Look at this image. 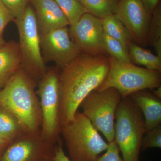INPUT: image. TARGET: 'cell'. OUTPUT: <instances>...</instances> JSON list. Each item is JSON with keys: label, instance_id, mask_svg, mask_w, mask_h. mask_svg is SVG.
<instances>
[{"label": "cell", "instance_id": "cell-16", "mask_svg": "<svg viewBox=\"0 0 161 161\" xmlns=\"http://www.w3.org/2000/svg\"><path fill=\"white\" fill-rule=\"evenodd\" d=\"M27 133L18 117L0 103V137L12 142Z\"/></svg>", "mask_w": 161, "mask_h": 161}, {"label": "cell", "instance_id": "cell-1", "mask_svg": "<svg viewBox=\"0 0 161 161\" xmlns=\"http://www.w3.org/2000/svg\"><path fill=\"white\" fill-rule=\"evenodd\" d=\"M109 69L108 58L85 53L62 68L59 74L61 128L74 119L81 102L99 87Z\"/></svg>", "mask_w": 161, "mask_h": 161}, {"label": "cell", "instance_id": "cell-10", "mask_svg": "<svg viewBox=\"0 0 161 161\" xmlns=\"http://www.w3.org/2000/svg\"><path fill=\"white\" fill-rule=\"evenodd\" d=\"M70 36L67 27L40 34V47L44 58L61 69L81 53Z\"/></svg>", "mask_w": 161, "mask_h": 161}, {"label": "cell", "instance_id": "cell-7", "mask_svg": "<svg viewBox=\"0 0 161 161\" xmlns=\"http://www.w3.org/2000/svg\"><path fill=\"white\" fill-rule=\"evenodd\" d=\"M59 74L57 69L47 70L38 83L37 93L40 98L42 122L40 133L43 138L54 144L60 140V90Z\"/></svg>", "mask_w": 161, "mask_h": 161}, {"label": "cell", "instance_id": "cell-23", "mask_svg": "<svg viewBox=\"0 0 161 161\" xmlns=\"http://www.w3.org/2000/svg\"><path fill=\"white\" fill-rule=\"evenodd\" d=\"M161 148V125L145 132L142 140L141 150Z\"/></svg>", "mask_w": 161, "mask_h": 161}, {"label": "cell", "instance_id": "cell-6", "mask_svg": "<svg viewBox=\"0 0 161 161\" xmlns=\"http://www.w3.org/2000/svg\"><path fill=\"white\" fill-rule=\"evenodd\" d=\"M17 26L21 67L38 83L47 71L41 54L40 33L34 9L30 3L20 17L14 20Z\"/></svg>", "mask_w": 161, "mask_h": 161}, {"label": "cell", "instance_id": "cell-28", "mask_svg": "<svg viewBox=\"0 0 161 161\" xmlns=\"http://www.w3.org/2000/svg\"><path fill=\"white\" fill-rule=\"evenodd\" d=\"M147 12L150 14L159 4V0H142Z\"/></svg>", "mask_w": 161, "mask_h": 161}, {"label": "cell", "instance_id": "cell-4", "mask_svg": "<svg viewBox=\"0 0 161 161\" xmlns=\"http://www.w3.org/2000/svg\"><path fill=\"white\" fill-rule=\"evenodd\" d=\"M60 134L72 161H97L108 147L91 120L78 111L71 121L61 127Z\"/></svg>", "mask_w": 161, "mask_h": 161}, {"label": "cell", "instance_id": "cell-5", "mask_svg": "<svg viewBox=\"0 0 161 161\" xmlns=\"http://www.w3.org/2000/svg\"><path fill=\"white\" fill-rule=\"evenodd\" d=\"M108 60V73L97 90L113 88L124 98L139 91L161 86V72L140 67L132 63H122L112 57Z\"/></svg>", "mask_w": 161, "mask_h": 161}, {"label": "cell", "instance_id": "cell-3", "mask_svg": "<svg viewBox=\"0 0 161 161\" xmlns=\"http://www.w3.org/2000/svg\"><path fill=\"white\" fill-rule=\"evenodd\" d=\"M115 119V141L123 161H140L142 140L146 131L142 113L130 96L122 98Z\"/></svg>", "mask_w": 161, "mask_h": 161}, {"label": "cell", "instance_id": "cell-19", "mask_svg": "<svg viewBox=\"0 0 161 161\" xmlns=\"http://www.w3.org/2000/svg\"><path fill=\"white\" fill-rule=\"evenodd\" d=\"M91 14L100 19L114 14L119 0H78Z\"/></svg>", "mask_w": 161, "mask_h": 161}, {"label": "cell", "instance_id": "cell-21", "mask_svg": "<svg viewBox=\"0 0 161 161\" xmlns=\"http://www.w3.org/2000/svg\"><path fill=\"white\" fill-rule=\"evenodd\" d=\"M104 47L105 52L111 57L122 63H132L129 54V50L118 40L111 37L103 32Z\"/></svg>", "mask_w": 161, "mask_h": 161}, {"label": "cell", "instance_id": "cell-9", "mask_svg": "<svg viewBox=\"0 0 161 161\" xmlns=\"http://www.w3.org/2000/svg\"><path fill=\"white\" fill-rule=\"evenodd\" d=\"M57 144L43 138L40 131L27 133L9 144L0 161H40L54 158Z\"/></svg>", "mask_w": 161, "mask_h": 161}, {"label": "cell", "instance_id": "cell-11", "mask_svg": "<svg viewBox=\"0 0 161 161\" xmlns=\"http://www.w3.org/2000/svg\"><path fill=\"white\" fill-rule=\"evenodd\" d=\"M70 35L80 52L99 55L105 52L101 19L86 13L77 24L70 27Z\"/></svg>", "mask_w": 161, "mask_h": 161}, {"label": "cell", "instance_id": "cell-26", "mask_svg": "<svg viewBox=\"0 0 161 161\" xmlns=\"http://www.w3.org/2000/svg\"><path fill=\"white\" fill-rule=\"evenodd\" d=\"M14 18L6 8L2 0H0V36H3L6 26Z\"/></svg>", "mask_w": 161, "mask_h": 161}, {"label": "cell", "instance_id": "cell-17", "mask_svg": "<svg viewBox=\"0 0 161 161\" xmlns=\"http://www.w3.org/2000/svg\"><path fill=\"white\" fill-rule=\"evenodd\" d=\"M129 53L132 61L152 70L161 71V58L136 43H130Z\"/></svg>", "mask_w": 161, "mask_h": 161}, {"label": "cell", "instance_id": "cell-27", "mask_svg": "<svg viewBox=\"0 0 161 161\" xmlns=\"http://www.w3.org/2000/svg\"><path fill=\"white\" fill-rule=\"evenodd\" d=\"M58 141L55 149V155L54 156V161H72L66 155L62 148L61 141Z\"/></svg>", "mask_w": 161, "mask_h": 161}, {"label": "cell", "instance_id": "cell-8", "mask_svg": "<svg viewBox=\"0 0 161 161\" xmlns=\"http://www.w3.org/2000/svg\"><path fill=\"white\" fill-rule=\"evenodd\" d=\"M121 95L113 88L91 92L80 103L82 113L109 143L115 140V114Z\"/></svg>", "mask_w": 161, "mask_h": 161}, {"label": "cell", "instance_id": "cell-18", "mask_svg": "<svg viewBox=\"0 0 161 161\" xmlns=\"http://www.w3.org/2000/svg\"><path fill=\"white\" fill-rule=\"evenodd\" d=\"M103 31L107 35L122 43L129 50L131 38L122 23L115 14L110 15L101 19Z\"/></svg>", "mask_w": 161, "mask_h": 161}, {"label": "cell", "instance_id": "cell-30", "mask_svg": "<svg viewBox=\"0 0 161 161\" xmlns=\"http://www.w3.org/2000/svg\"><path fill=\"white\" fill-rule=\"evenodd\" d=\"M152 45L154 47L156 55L161 58V38L156 40Z\"/></svg>", "mask_w": 161, "mask_h": 161}, {"label": "cell", "instance_id": "cell-24", "mask_svg": "<svg viewBox=\"0 0 161 161\" xmlns=\"http://www.w3.org/2000/svg\"><path fill=\"white\" fill-rule=\"evenodd\" d=\"M14 19L20 17L29 5L30 0H2Z\"/></svg>", "mask_w": 161, "mask_h": 161}, {"label": "cell", "instance_id": "cell-12", "mask_svg": "<svg viewBox=\"0 0 161 161\" xmlns=\"http://www.w3.org/2000/svg\"><path fill=\"white\" fill-rule=\"evenodd\" d=\"M114 14L125 26L131 39L140 44L146 42L150 14L142 0H119Z\"/></svg>", "mask_w": 161, "mask_h": 161}, {"label": "cell", "instance_id": "cell-25", "mask_svg": "<svg viewBox=\"0 0 161 161\" xmlns=\"http://www.w3.org/2000/svg\"><path fill=\"white\" fill-rule=\"evenodd\" d=\"M108 143V147L103 155L99 156L97 161H123L119 148L115 140Z\"/></svg>", "mask_w": 161, "mask_h": 161}, {"label": "cell", "instance_id": "cell-22", "mask_svg": "<svg viewBox=\"0 0 161 161\" xmlns=\"http://www.w3.org/2000/svg\"><path fill=\"white\" fill-rule=\"evenodd\" d=\"M151 21H150L147 34V40L152 43L156 40L161 38V7L158 4L152 14Z\"/></svg>", "mask_w": 161, "mask_h": 161}, {"label": "cell", "instance_id": "cell-32", "mask_svg": "<svg viewBox=\"0 0 161 161\" xmlns=\"http://www.w3.org/2000/svg\"><path fill=\"white\" fill-rule=\"evenodd\" d=\"M6 42V41L3 39V36H0V47L4 45Z\"/></svg>", "mask_w": 161, "mask_h": 161}, {"label": "cell", "instance_id": "cell-33", "mask_svg": "<svg viewBox=\"0 0 161 161\" xmlns=\"http://www.w3.org/2000/svg\"><path fill=\"white\" fill-rule=\"evenodd\" d=\"M53 158H45L40 161H54Z\"/></svg>", "mask_w": 161, "mask_h": 161}, {"label": "cell", "instance_id": "cell-2", "mask_svg": "<svg viewBox=\"0 0 161 161\" xmlns=\"http://www.w3.org/2000/svg\"><path fill=\"white\" fill-rule=\"evenodd\" d=\"M36 83L20 67L0 93V103L14 113L27 133L40 132L42 118Z\"/></svg>", "mask_w": 161, "mask_h": 161}, {"label": "cell", "instance_id": "cell-15", "mask_svg": "<svg viewBox=\"0 0 161 161\" xmlns=\"http://www.w3.org/2000/svg\"><path fill=\"white\" fill-rule=\"evenodd\" d=\"M19 43L10 40L0 47V88L3 89L21 67Z\"/></svg>", "mask_w": 161, "mask_h": 161}, {"label": "cell", "instance_id": "cell-34", "mask_svg": "<svg viewBox=\"0 0 161 161\" xmlns=\"http://www.w3.org/2000/svg\"><path fill=\"white\" fill-rule=\"evenodd\" d=\"M1 90H2V89H1V88H0V93H1Z\"/></svg>", "mask_w": 161, "mask_h": 161}, {"label": "cell", "instance_id": "cell-20", "mask_svg": "<svg viewBox=\"0 0 161 161\" xmlns=\"http://www.w3.org/2000/svg\"><path fill=\"white\" fill-rule=\"evenodd\" d=\"M63 12L69 25L75 26L85 14L88 13L78 0H55Z\"/></svg>", "mask_w": 161, "mask_h": 161}, {"label": "cell", "instance_id": "cell-14", "mask_svg": "<svg viewBox=\"0 0 161 161\" xmlns=\"http://www.w3.org/2000/svg\"><path fill=\"white\" fill-rule=\"evenodd\" d=\"M143 115L146 132L161 125V99L152 93L142 90L130 96Z\"/></svg>", "mask_w": 161, "mask_h": 161}, {"label": "cell", "instance_id": "cell-29", "mask_svg": "<svg viewBox=\"0 0 161 161\" xmlns=\"http://www.w3.org/2000/svg\"><path fill=\"white\" fill-rule=\"evenodd\" d=\"M11 143L0 137V161L4 152Z\"/></svg>", "mask_w": 161, "mask_h": 161}, {"label": "cell", "instance_id": "cell-13", "mask_svg": "<svg viewBox=\"0 0 161 161\" xmlns=\"http://www.w3.org/2000/svg\"><path fill=\"white\" fill-rule=\"evenodd\" d=\"M34 9L40 34L69 25L63 12L55 0H30Z\"/></svg>", "mask_w": 161, "mask_h": 161}, {"label": "cell", "instance_id": "cell-31", "mask_svg": "<svg viewBox=\"0 0 161 161\" xmlns=\"http://www.w3.org/2000/svg\"><path fill=\"white\" fill-rule=\"evenodd\" d=\"M151 90H152V93L153 95L161 99V86Z\"/></svg>", "mask_w": 161, "mask_h": 161}]
</instances>
